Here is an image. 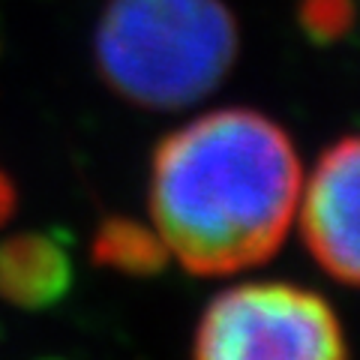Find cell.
Here are the masks:
<instances>
[{"label":"cell","mask_w":360,"mask_h":360,"mask_svg":"<svg viewBox=\"0 0 360 360\" xmlns=\"http://www.w3.org/2000/svg\"><path fill=\"white\" fill-rule=\"evenodd\" d=\"M300 156L250 108H219L165 135L150 162V222L168 258L198 276L267 262L297 219Z\"/></svg>","instance_id":"6da1fadb"},{"label":"cell","mask_w":360,"mask_h":360,"mask_svg":"<svg viewBox=\"0 0 360 360\" xmlns=\"http://www.w3.org/2000/svg\"><path fill=\"white\" fill-rule=\"evenodd\" d=\"M238 60L225 0H111L96 27V66L117 96L177 111L213 94Z\"/></svg>","instance_id":"7a4b0ae2"},{"label":"cell","mask_w":360,"mask_h":360,"mask_svg":"<svg viewBox=\"0 0 360 360\" xmlns=\"http://www.w3.org/2000/svg\"><path fill=\"white\" fill-rule=\"evenodd\" d=\"M193 360H348L328 300L295 283H240L207 303Z\"/></svg>","instance_id":"3957f363"},{"label":"cell","mask_w":360,"mask_h":360,"mask_svg":"<svg viewBox=\"0 0 360 360\" xmlns=\"http://www.w3.org/2000/svg\"><path fill=\"white\" fill-rule=\"evenodd\" d=\"M312 258L360 288V135L336 141L303 180L297 219Z\"/></svg>","instance_id":"277c9868"},{"label":"cell","mask_w":360,"mask_h":360,"mask_svg":"<svg viewBox=\"0 0 360 360\" xmlns=\"http://www.w3.org/2000/svg\"><path fill=\"white\" fill-rule=\"evenodd\" d=\"M72 285V255L63 240L33 231L0 243V297L15 307L45 309Z\"/></svg>","instance_id":"5b68a950"},{"label":"cell","mask_w":360,"mask_h":360,"mask_svg":"<svg viewBox=\"0 0 360 360\" xmlns=\"http://www.w3.org/2000/svg\"><path fill=\"white\" fill-rule=\"evenodd\" d=\"M96 258L127 274H153L168 262L153 225L144 229L132 219H108L96 234Z\"/></svg>","instance_id":"8992f818"},{"label":"cell","mask_w":360,"mask_h":360,"mask_svg":"<svg viewBox=\"0 0 360 360\" xmlns=\"http://www.w3.org/2000/svg\"><path fill=\"white\" fill-rule=\"evenodd\" d=\"M300 21L312 39H336L352 25V4L348 0H307Z\"/></svg>","instance_id":"52a82bcc"},{"label":"cell","mask_w":360,"mask_h":360,"mask_svg":"<svg viewBox=\"0 0 360 360\" xmlns=\"http://www.w3.org/2000/svg\"><path fill=\"white\" fill-rule=\"evenodd\" d=\"M13 207H15V186H13V180L4 174V168H0V225L6 222Z\"/></svg>","instance_id":"ba28073f"}]
</instances>
